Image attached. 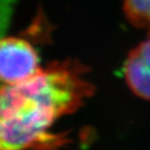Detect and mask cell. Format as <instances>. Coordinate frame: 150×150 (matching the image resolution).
Wrapping results in <instances>:
<instances>
[{"label":"cell","mask_w":150,"mask_h":150,"mask_svg":"<svg viewBox=\"0 0 150 150\" xmlns=\"http://www.w3.org/2000/svg\"><path fill=\"white\" fill-rule=\"evenodd\" d=\"M83 67L73 61L52 63L17 84H2L0 93V147L20 150L57 143L48 129L92 96Z\"/></svg>","instance_id":"obj_1"},{"label":"cell","mask_w":150,"mask_h":150,"mask_svg":"<svg viewBox=\"0 0 150 150\" xmlns=\"http://www.w3.org/2000/svg\"><path fill=\"white\" fill-rule=\"evenodd\" d=\"M35 48L27 41L15 37L0 44V78L2 84H17L29 79L41 70Z\"/></svg>","instance_id":"obj_2"},{"label":"cell","mask_w":150,"mask_h":150,"mask_svg":"<svg viewBox=\"0 0 150 150\" xmlns=\"http://www.w3.org/2000/svg\"><path fill=\"white\" fill-rule=\"evenodd\" d=\"M124 75L132 93L150 101V38L129 52Z\"/></svg>","instance_id":"obj_3"},{"label":"cell","mask_w":150,"mask_h":150,"mask_svg":"<svg viewBox=\"0 0 150 150\" xmlns=\"http://www.w3.org/2000/svg\"><path fill=\"white\" fill-rule=\"evenodd\" d=\"M123 9L131 25L145 29L150 38V0H123Z\"/></svg>","instance_id":"obj_4"}]
</instances>
